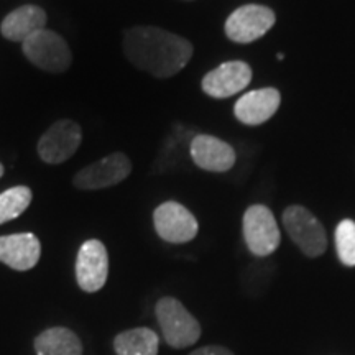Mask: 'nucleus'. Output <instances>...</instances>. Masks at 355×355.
<instances>
[{
  "label": "nucleus",
  "instance_id": "obj_1",
  "mask_svg": "<svg viewBox=\"0 0 355 355\" xmlns=\"http://www.w3.org/2000/svg\"><path fill=\"white\" fill-rule=\"evenodd\" d=\"M193 44L180 35L157 26H133L123 37L127 60L155 78H171L193 56Z\"/></svg>",
  "mask_w": 355,
  "mask_h": 355
},
{
  "label": "nucleus",
  "instance_id": "obj_2",
  "mask_svg": "<svg viewBox=\"0 0 355 355\" xmlns=\"http://www.w3.org/2000/svg\"><path fill=\"white\" fill-rule=\"evenodd\" d=\"M155 314L166 344L173 349L189 347L201 337V326L198 319L176 298L166 296L159 300L155 306Z\"/></svg>",
  "mask_w": 355,
  "mask_h": 355
},
{
  "label": "nucleus",
  "instance_id": "obj_3",
  "mask_svg": "<svg viewBox=\"0 0 355 355\" xmlns=\"http://www.w3.org/2000/svg\"><path fill=\"white\" fill-rule=\"evenodd\" d=\"M24 55L35 66L51 74H61L73 63V55L64 38L56 32L43 28L24 42Z\"/></svg>",
  "mask_w": 355,
  "mask_h": 355
},
{
  "label": "nucleus",
  "instance_id": "obj_4",
  "mask_svg": "<svg viewBox=\"0 0 355 355\" xmlns=\"http://www.w3.org/2000/svg\"><path fill=\"white\" fill-rule=\"evenodd\" d=\"M285 225L291 241L308 257H319L326 252L327 237L322 224L303 206H290L283 212Z\"/></svg>",
  "mask_w": 355,
  "mask_h": 355
},
{
  "label": "nucleus",
  "instance_id": "obj_5",
  "mask_svg": "<svg viewBox=\"0 0 355 355\" xmlns=\"http://www.w3.org/2000/svg\"><path fill=\"white\" fill-rule=\"evenodd\" d=\"M243 239L248 250L257 257H268L277 250L282 235L273 212L266 206L255 204L243 214Z\"/></svg>",
  "mask_w": 355,
  "mask_h": 355
},
{
  "label": "nucleus",
  "instance_id": "obj_6",
  "mask_svg": "<svg viewBox=\"0 0 355 355\" xmlns=\"http://www.w3.org/2000/svg\"><path fill=\"white\" fill-rule=\"evenodd\" d=\"M275 13L265 6L239 7L225 21V35L235 43H252L263 37L275 25Z\"/></svg>",
  "mask_w": 355,
  "mask_h": 355
},
{
  "label": "nucleus",
  "instance_id": "obj_7",
  "mask_svg": "<svg viewBox=\"0 0 355 355\" xmlns=\"http://www.w3.org/2000/svg\"><path fill=\"white\" fill-rule=\"evenodd\" d=\"M155 230L165 242L186 243L198 235L199 224L183 204L168 201L153 212Z\"/></svg>",
  "mask_w": 355,
  "mask_h": 355
},
{
  "label": "nucleus",
  "instance_id": "obj_8",
  "mask_svg": "<svg viewBox=\"0 0 355 355\" xmlns=\"http://www.w3.org/2000/svg\"><path fill=\"white\" fill-rule=\"evenodd\" d=\"M81 127L73 121H60L48 128L38 141V155L44 163L60 165L81 146Z\"/></svg>",
  "mask_w": 355,
  "mask_h": 355
},
{
  "label": "nucleus",
  "instance_id": "obj_9",
  "mask_svg": "<svg viewBox=\"0 0 355 355\" xmlns=\"http://www.w3.org/2000/svg\"><path fill=\"white\" fill-rule=\"evenodd\" d=\"M132 173V162L125 153H112L92 163L74 176L73 184L78 189L94 191L122 183Z\"/></svg>",
  "mask_w": 355,
  "mask_h": 355
},
{
  "label": "nucleus",
  "instance_id": "obj_10",
  "mask_svg": "<svg viewBox=\"0 0 355 355\" xmlns=\"http://www.w3.org/2000/svg\"><path fill=\"white\" fill-rule=\"evenodd\" d=\"M109 275L107 248L101 241L91 239L79 248L76 257V282L86 293H96L104 288Z\"/></svg>",
  "mask_w": 355,
  "mask_h": 355
},
{
  "label": "nucleus",
  "instance_id": "obj_11",
  "mask_svg": "<svg viewBox=\"0 0 355 355\" xmlns=\"http://www.w3.org/2000/svg\"><path fill=\"white\" fill-rule=\"evenodd\" d=\"M250 81V66L243 61H227L204 76L202 91L214 99H227L243 91Z\"/></svg>",
  "mask_w": 355,
  "mask_h": 355
},
{
  "label": "nucleus",
  "instance_id": "obj_12",
  "mask_svg": "<svg viewBox=\"0 0 355 355\" xmlns=\"http://www.w3.org/2000/svg\"><path fill=\"white\" fill-rule=\"evenodd\" d=\"M42 243L37 235L24 232L0 237V261L17 272H28L38 263Z\"/></svg>",
  "mask_w": 355,
  "mask_h": 355
},
{
  "label": "nucleus",
  "instance_id": "obj_13",
  "mask_svg": "<svg viewBox=\"0 0 355 355\" xmlns=\"http://www.w3.org/2000/svg\"><path fill=\"white\" fill-rule=\"evenodd\" d=\"M279 102H282V96L277 89H257V91L243 94L235 102L234 112L237 121L245 123V125H260L277 114Z\"/></svg>",
  "mask_w": 355,
  "mask_h": 355
},
{
  "label": "nucleus",
  "instance_id": "obj_14",
  "mask_svg": "<svg viewBox=\"0 0 355 355\" xmlns=\"http://www.w3.org/2000/svg\"><path fill=\"white\" fill-rule=\"evenodd\" d=\"M191 158L206 171H229L235 163V152L224 140L212 135H198L191 141Z\"/></svg>",
  "mask_w": 355,
  "mask_h": 355
},
{
  "label": "nucleus",
  "instance_id": "obj_15",
  "mask_svg": "<svg viewBox=\"0 0 355 355\" xmlns=\"http://www.w3.org/2000/svg\"><path fill=\"white\" fill-rule=\"evenodd\" d=\"M46 25V13L37 6H24L8 13L0 25V32L10 42L24 43L30 35L43 30Z\"/></svg>",
  "mask_w": 355,
  "mask_h": 355
},
{
  "label": "nucleus",
  "instance_id": "obj_16",
  "mask_svg": "<svg viewBox=\"0 0 355 355\" xmlns=\"http://www.w3.org/2000/svg\"><path fill=\"white\" fill-rule=\"evenodd\" d=\"M37 355H83V343L68 327H50L35 339Z\"/></svg>",
  "mask_w": 355,
  "mask_h": 355
},
{
  "label": "nucleus",
  "instance_id": "obj_17",
  "mask_svg": "<svg viewBox=\"0 0 355 355\" xmlns=\"http://www.w3.org/2000/svg\"><path fill=\"white\" fill-rule=\"evenodd\" d=\"M157 332L148 327H135L115 336L114 350L117 355H158Z\"/></svg>",
  "mask_w": 355,
  "mask_h": 355
},
{
  "label": "nucleus",
  "instance_id": "obj_18",
  "mask_svg": "<svg viewBox=\"0 0 355 355\" xmlns=\"http://www.w3.org/2000/svg\"><path fill=\"white\" fill-rule=\"evenodd\" d=\"M32 189L26 186H13L0 194V224L17 219L28 209L32 202Z\"/></svg>",
  "mask_w": 355,
  "mask_h": 355
},
{
  "label": "nucleus",
  "instance_id": "obj_19",
  "mask_svg": "<svg viewBox=\"0 0 355 355\" xmlns=\"http://www.w3.org/2000/svg\"><path fill=\"white\" fill-rule=\"evenodd\" d=\"M336 250L345 266H355V222L344 219L336 229Z\"/></svg>",
  "mask_w": 355,
  "mask_h": 355
},
{
  "label": "nucleus",
  "instance_id": "obj_20",
  "mask_svg": "<svg viewBox=\"0 0 355 355\" xmlns=\"http://www.w3.org/2000/svg\"><path fill=\"white\" fill-rule=\"evenodd\" d=\"M189 355H234L229 349L220 347V345H206V347H201Z\"/></svg>",
  "mask_w": 355,
  "mask_h": 355
},
{
  "label": "nucleus",
  "instance_id": "obj_21",
  "mask_svg": "<svg viewBox=\"0 0 355 355\" xmlns=\"http://www.w3.org/2000/svg\"><path fill=\"white\" fill-rule=\"evenodd\" d=\"M2 176H3V165L0 163V178H2Z\"/></svg>",
  "mask_w": 355,
  "mask_h": 355
}]
</instances>
